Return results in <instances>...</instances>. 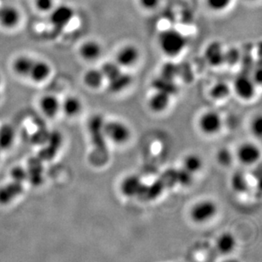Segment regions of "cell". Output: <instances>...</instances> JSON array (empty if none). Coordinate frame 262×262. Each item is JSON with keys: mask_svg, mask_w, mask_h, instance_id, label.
I'll return each instance as SVG.
<instances>
[{"mask_svg": "<svg viewBox=\"0 0 262 262\" xmlns=\"http://www.w3.org/2000/svg\"><path fill=\"white\" fill-rule=\"evenodd\" d=\"M157 41L161 52L170 58L178 56L187 46L185 36L174 28L163 30L159 34Z\"/></svg>", "mask_w": 262, "mask_h": 262, "instance_id": "cell-1", "label": "cell"}, {"mask_svg": "<svg viewBox=\"0 0 262 262\" xmlns=\"http://www.w3.org/2000/svg\"><path fill=\"white\" fill-rule=\"evenodd\" d=\"M75 10L68 5H59L55 6L50 12V25L55 32H63L74 19Z\"/></svg>", "mask_w": 262, "mask_h": 262, "instance_id": "cell-2", "label": "cell"}, {"mask_svg": "<svg viewBox=\"0 0 262 262\" xmlns=\"http://www.w3.org/2000/svg\"><path fill=\"white\" fill-rule=\"evenodd\" d=\"M104 132L105 138L117 144H125L131 137L130 128L120 121H105Z\"/></svg>", "mask_w": 262, "mask_h": 262, "instance_id": "cell-3", "label": "cell"}, {"mask_svg": "<svg viewBox=\"0 0 262 262\" xmlns=\"http://www.w3.org/2000/svg\"><path fill=\"white\" fill-rule=\"evenodd\" d=\"M217 206L212 201H201L193 205L190 210V217L196 223H206L215 216Z\"/></svg>", "mask_w": 262, "mask_h": 262, "instance_id": "cell-4", "label": "cell"}, {"mask_svg": "<svg viewBox=\"0 0 262 262\" xmlns=\"http://www.w3.org/2000/svg\"><path fill=\"white\" fill-rule=\"evenodd\" d=\"M104 122L105 121L101 115H94V117L89 119L88 124V128L91 136L92 142L99 150L105 148L106 138L104 132Z\"/></svg>", "mask_w": 262, "mask_h": 262, "instance_id": "cell-5", "label": "cell"}, {"mask_svg": "<svg viewBox=\"0 0 262 262\" xmlns=\"http://www.w3.org/2000/svg\"><path fill=\"white\" fill-rule=\"evenodd\" d=\"M147 185L137 175H129L121 183V192L126 197H139L144 199Z\"/></svg>", "mask_w": 262, "mask_h": 262, "instance_id": "cell-6", "label": "cell"}, {"mask_svg": "<svg viewBox=\"0 0 262 262\" xmlns=\"http://www.w3.org/2000/svg\"><path fill=\"white\" fill-rule=\"evenodd\" d=\"M256 84L247 74H241L236 77L234 83H233V89L237 96L244 100H250L252 99L255 94Z\"/></svg>", "mask_w": 262, "mask_h": 262, "instance_id": "cell-7", "label": "cell"}, {"mask_svg": "<svg viewBox=\"0 0 262 262\" xmlns=\"http://www.w3.org/2000/svg\"><path fill=\"white\" fill-rule=\"evenodd\" d=\"M223 121L217 112H208L204 113L199 120V126L204 134L214 135L220 131Z\"/></svg>", "mask_w": 262, "mask_h": 262, "instance_id": "cell-8", "label": "cell"}, {"mask_svg": "<svg viewBox=\"0 0 262 262\" xmlns=\"http://www.w3.org/2000/svg\"><path fill=\"white\" fill-rule=\"evenodd\" d=\"M20 13L17 8L12 5L0 6V26L6 29L16 28L20 23Z\"/></svg>", "mask_w": 262, "mask_h": 262, "instance_id": "cell-9", "label": "cell"}, {"mask_svg": "<svg viewBox=\"0 0 262 262\" xmlns=\"http://www.w3.org/2000/svg\"><path fill=\"white\" fill-rule=\"evenodd\" d=\"M140 52L135 45H126L118 50L116 62L121 67H131L139 61Z\"/></svg>", "mask_w": 262, "mask_h": 262, "instance_id": "cell-10", "label": "cell"}, {"mask_svg": "<svg viewBox=\"0 0 262 262\" xmlns=\"http://www.w3.org/2000/svg\"><path fill=\"white\" fill-rule=\"evenodd\" d=\"M24 192L23 183L11 180L0 187V205H7Z\"/></svg>", "mask_w": 262, "mask_h": 262, "instance_id": "cell-11", "label": "cell"}, {"mask_svg": "<svg viewBox=\"0 0 262 262\" xmlns=\"http://www.w3.org/2000/svg\"><path fill=\"white\" fill-rule=\"evenodd\" d=\"M225 50L223 45L218 41H213L206 46L205 50V59L211 67H220L224 64Z\"/></svg>", "mask_w": 262, "mask_h": 262, "instance_id": "cell-12", "label": "cell"}, {"mask_svg": "<svg viewBox=\"0 0 262 262\" xmlns=\"http://www.w3.org/2000/svg\"><path fill=\"white\" fill-rule=\"evenodd\" d=\"M237 157L241 163L253 165L260 159V148L252 143H245L237 148Z\"/></svg>", "mask_w": 262, "mask_h": 262, "instance_id": "cell-13", "label": "cell"}, {"mask_svg": "<svg viewBox=\"0 0 262 262\" xmlns=\"http://www.w3.org/2000/svg\"><path fill=\"white\" fill-rule=\"evenodd\" d=\"M51 67L48 62L42 59H35L30 71L28 78L32 80V82L39 83L47 80L51 74Z\"/></svg>", "mask_w": 262, "mask_h": 262, "instance_id": "cell-14", "label": "cell"}, {"mask_svg": "<svg viewBox=\"0 0 262 262\" xmlns=\"http://www.w3.org/2000/svg\"><path fill=\"white\" fill-rule=\"evenodd\" d=\"M102 46L95 40H88L79 48V55L86 61H95L101 56Z\"/></svg>", "mask_w": 262, "mask_h": 262, "instance_id": "cell-15", "label": "cell"}, {"mask_svg": "<svg viewBox=\"0 0 262 262\" xmlns=\"http://www.w3.org/2000/svg\"><path fill=\"white\" fill-rule=\"evenodd\" d=\"M40 108L46 117H55L61 108V103L55 95L47 94L40 100Z\"/></svg>", "mask_w": 262, "mask_h": 262, "instance_id": "cell-16", "label": "cell"}, {"mask_svg": "<svg viewBox=\"0 0 262 262\" xmlns=\"http://www.w3.org/2000/svg\"><path fill=\"white\" fill-rule=\"evenodd\" d=\"M171 101V96L169 94L161 91H156L151 95L148 100V106L151 111L156 113L164 112L168 108Z\"/></svg>", "mask_w": 262, "mask_h": 262, "instance_id": "cell-17", "label": "cell"}, {"mask_svg": "<svg viewBox=\"0 0 262 262\" xmlns=\"http://www.w3.org/2000/svg\"><path fill=\"white\" fill-rule=\"evenodd\" d=\"M35 58L29 55H20L14 59L12 69L15 74L21 77H28Z\"/></svg>", "mask_w": 262, "mask_h": 262, "instance_id": "cell-18", "label": "cell"}, {"mask_svg": "<svg viewBox=\"0 0 262 262\" xmlns=\"http://www.w3.org/2000/svg\"><path fill=\"white\" fill-rule=\"evenodd\" d=\"M42 161L37 156L30 160L28 167L27 169L28 179L32 184L39 185L42 182Z\"/></svg>", "mask_w": 262, "mask_h": 262, "instance_id": "cell-19", "label": "cell"}, {"mask_svg": "<svg viewBox=\"0 0 262 262\" xmlns=\"http://www.w3.org/2000/svg\"><path fill=\"white\" fill-rule=\"evenodd\" d=\"M133 78L131 75L121 71L117 76L108 81V88L110 91L112 93H119L128 87L129 85L131 84Z\"/></svg>", "mask_w": 262, "mask_h": 262, "instance_id": "cell-20", "label": "cell"}, {"mask_svg": "<svg viewBox=\"0 0 262 262\" xmlns=\"http://www.w3.org/2000/svg\"><path fill=\"white\" fill-rule=\"evenodd\" d=\"M15 139V129L10 124L0 126V150H6L13 145Z\"/></svg>", "mask_w": 262, "mask_h": 262, "instance_id": "cell-21", "label": "cell"}, {"mask_svg": "<svg viewBox=\"0 0 262 262\" xmlns=\"http://www.w3.org/2000/svg\"><path fill=\"white\" fill-rule=\"evenodd\" d=\"M83 82L91 89H99L104 82V77L100 69H90L83 75Z\"/></svg>", "mask_w": 262, "mask_h": 262, "instance_id": "cell-22", "label": "cell"}, {"mask_svg": "<svg viewBox=\"0 0 262 262\" xmlns=\"http://www.w3.org/2000/svg\"><path fill=\"white\" fill-rule=\"evenodd\" d=\"M60 109L64 112V114L70 117H76L80 114L82 109V101L75 96L67 97L61 104Z\"/></svg>", "mask_w": 262, "mask_h": 262, "instance_id": "cell-23", "label": "cell"}, {"mask_svg": "<svg viewBox=\"0 0 262 262\" xmlns=\"http://www.w3.org/2000/svg\"><path fill=\"white\" fill-rule=\"evenodd\" d=\"M236 247V238L232 233H224L221 234L216 240V248L222 254H229Z\"/></svg>", "mask_w": 262, "mask_h": 262, "instance_id": "cell-24", "label": "cell"}, {"mask_svg": "<svg viewBox=\"0 0 262 262\" xmlns=\"http://www.w3.org/2000/svg\"><path fill=\"white\" fill-rule=\"evenodd\" d=\"M152 87L156 91L163 92L169 94L170 96L177 94L178 91V86L173 80L166 79L161 76L153 80Z\"/></svg>", "mask_w": 262, "mask_h": 262, "instance_id": "cell-25", "label": "cell"}, {"mask_svg": "<svg viewBox=\"0 0 262 262\" xmlns=\"http://www.w3.org/2000/svg\"><path fill=\"white\" fill-rule=\"evenodd\" d=\"M231 187L237 193H245L249 190V181L241 171L234 172L231 178Z\"/></svg>", "mask_w": 262, "mask_h": 262, "instance_id": "cell-26", "label": "cell"}, {"mask_svg": "<svg viewBox=\"0 0 262 262\" xmlns=\"http://www.w3.org/2000/svg\"><path fill=\"white\" fill-rule=\"evenodd\" d=\"M203 166V161L201 156L196 154H189L183 160V168L191 173H195L200 171Z\"/></svg>", "mask_w": 262, "mask_h": 262, "instance_id": "cell-27", "label": "cell"}, {"mask_svg": "<svg viewBox=\"0 0 262 262\" xmlns=\"http://www.w3.org/2000/svg\"><path fill=\"white\" fill-rule=\"evenodd\" d=\"M166 188L163 182L161 179L155 181L150 185H147L144 199L145 200H155L161 195L164 189Z\"/></svg>", "mask_w": 262, "mask_h": 262, "instance_id": "cell-28", "label": "cell"}, {"mask_svg": "<svg viewBox=\"0 0 262 262\" xmlns=\"http://www.w3.org/2000/svg\"><path fill=\"white\" fill-rule=\"evenodd\" d=\"M230 94V88L226 82H216L210 89V96L216 100L225 99Z\"/></svg>", "mask_w": 262, "mask_h": 262, "instance_id": "cell-29", "label": "cell"}, {"mask_svg": "<svg viewBox=\"0 0 262 262\" xmlns=\"http://www.w3.org/2000/svg\"><path fill=\"white\" fill-rule=\"evenodd\" d=\"M100 71L104 76V79L109 81L121 72V67L116 61H108L103 64Z\"/></svg>", "mask_w": 262, "mask_h": 262, "instance_id": "cell-30", "label": "cell"}, {"mask_svg": "<svg viewBox=\"0 0 262 262\" xmlns=\"http://www.w3.org/2000/svg\"><path fill=\"white\" fill-rule=\"evenodd\" d=\"M179 74V66L173 62H166L161 67V77L168 80H175L176 77Z\"/></svg>", "mask_w": 262, "mask_h": 262, "instance_id": "cell-31", "label": "cell"}, {"mask_svg": "<svg viewBox=\"0 0 262 262\" xmlns=\"http://www.w3.org/2000/svg\"><path fill=\"white\" fill-rule=\"evenodd\" d=\"M233 0H205L207 7L215 12H223L227 10Z\"/></svg>", "mask_w": 262, "mask_h": 262, "instance_id": "cell-32", "label": "cell"}, {"mask_svg": "<svg viewBox=\"0 0 262 262\" xmlns=\"http://www.w3.org/2000/svg\"><path fill=\"white\" fill-rule=\"evenodd\" d=\"M216 161L221 166H230L233 162V154L228 148H222L216 153Z\"/></svg>", "mask_w": 262, "mask_h": 262, "instance_id": "cell-33", "label": "cell"}, {"mask_svg": "<svg viewBox=\"0 0 262 262\" xmlns=\"http://www.w3.org/2000/svg\"><path fill=\"white\" fill-rule=\"evenodd\" d=\"M162 182H163L165 187L167 188H171L176 184H178V179H177V169L170 168L166 170L161 178H160Z\"/></svg>", "mask_w": 262, "mask_h": 262, "instance_id": "cell-34", "label": "cell"}, {"mask_svg": "<svg viewBox=\"0 0 262 262\" xmlns=\"http://www.w3.org/2000/svg\"><path fill=\"white\" fill-rule=\"evenodd\" d=\"M10 178L11 180L23 183L28 179V171L23 166H15L10 171Z\"/></svg>", "mask_w": 262, "mask_h": 262, "instance_id": "cell-35", "label": "cell"}, {"mask_svg": "<svg viewBox=\"0 0 262 262\" xmlns=\"http://www.w3.org/2000/svg\"><path fill=\"white\" fill-rule=\"evenodd\" d=\"M240 59H241L240 52L236 48H231L229 50L225 51L224 64H228L230 67H233L239 62Z\"/></svg>", "mask_w": 262, "mask_h": 262, "instance_id": "cell-36", "label": "cell"}, {"mask_svg": "<svg viewBox=\"0 0 262 262\" xmlns=\"http://www.w3.org/2000/svg\"><path fill=\"white\" fill-rule=\"evenodd\" d=\"M177 179H178V184H181L182 186L190 185L193 182V173L187 171L183 167L177 169Z\"/></svg>", "mask_w": 262, "mask_h": 262, "instance_id": "cell-37", "label": "cell"}, {"mask_svg": "<svg viewBox=\"0 0 262 262\" xmlns=\"http://www.w3.org/2000/svg\"><path fill=\"white\" fill-rule=\"evenodd\" d=\"M34 5L40 12L50 13L55 7V0H34Z\"/></svg>", "mask_w": 262, "mask_h": 262, "instance_id": "cell-38", "label": "cell"}, {"mask_svg": "<svg viewBox=\"0 0 262 262\" xmlns=\"http://www.w3.org/2000/svg\"><path fill=\"white\" fill-rule=\"evenodd\" d=\"M251 131L256 137H260L262 133V119L260 116L255 117L251 122Z\"/></svg>", "mask_w": 262, "mask_h": 262, "instance_id": "cell-39", "label": "cell"}, {"mask_svg": "<svg viewBox=\"0 0 262 262\" xmlns=\"http://www.w3.org/2000/svg\"><path fill=\"white\" fill-rule=\"evenodd\" d=\"M161 0H139V5L145 10H153L158 7Z\"/></svg>", "mask_w": 262, "mask_h": 262, "instance_id": "cell-40", "label": "cell"}, {"mask_svg": "<svg viewBox=\"0 0 262 262\" xmlns=\"http://www.w3.org/2000/svg\"><path fill=\"white\" fill-rule=\"evenodd\" d=\"M1 82H2V78H1V75H0V85H1Z\"/></svg>", "mask_w": 262, "mask_h": 262, "instance_id": "cell-41", "label": "cell"}]
</instances>
